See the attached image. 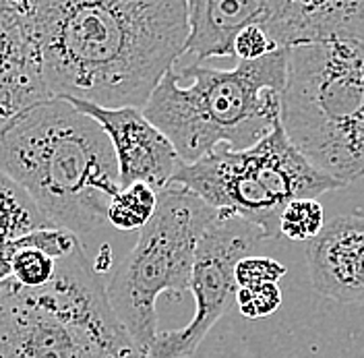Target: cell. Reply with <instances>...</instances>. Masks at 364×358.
Listing matches in <instances>:
<instances>
[{"label":"cell","mask_w":364,"mask_h":358,"mask_svg":"<svg viewBox=\"0 0 364 358\" xmlns=\"http://www.w3.org/2000/svg\"><path fill=\"white\" fill-rule=\"evenodd\" d=\"M158 209V191L145 182L122 186L108 207V224L120 232H141Z\"/></svg>","instance_id":"15"},{"label":"cell","mask_w":364,"mask_h":358,"mask_svg":"<svg viewBox=\"0 0 364 358\" xmlns=\"http://www.w3.org/2000/svg\"><path fill=\"white\" fill-rule=\"evenodd\" d=\"M313 288L346 305L364 302V218L338 216L306 246Z\"/></svg>","instance_id":"12"},{"label":"cell","mask_w":364,"mask_h":358,"mask_svg":"<svg viewBox=\"0 0 364 358\" xmlns=\"http://www.w3.org/2000/svg\"><path fill=\"white\" fill-rule=\"evenodd\" d=\"M325 226V211L317 199H296L282 214L279 234L290 241L311 243Z\"/></svg>","instance_id":"16"},{"label":"cell","mask_w":364,"mask_h":358,"mask_svg":"<svg viewBox=\"0 0 364 358\" xmlns=\"http://www.w3.org/2000/svg\"><path fill=\"white\" fill-rule=\"evenodd\" d=\"M286 75L288 50L232 68L178 60L159 81L143 114L168 137L184 164L220 147L245 152L282 120Z\"/></svg>","instance_id":"3"},{"label":"cell","mask_w":364,"mask_h":358,"mask_svg":"<svg viewBox=\"0 0 364 358\" xmlns=\"http://www.w3.org/2000/svg\"><path fill=\"white\" fill-rule=\"evenodd\" d=\"M48 224L42 211L17 182L0 172V245H9Z\"/></svg>","instance_id":"14"},{"label":"cell","mask_w":364,"mask_h":358,"mask_svg":"<svg viewBox=\"0 0 364 358\" xmlns=\"http://www.w3.org/2000/svg\"><path fill=\"white\" fill-rule=\"evenodd\" d=\"M282 127L321 174L352 184L364 177V42L288 50Z\"/></svg>","instance_id":"5"},{"label":"cell","mask_w":364,"mask_h":358,"mask_svg":"<svg viewBox=\"0 0 364 358\" xmlns=\"http://www.w3.org/2000/svg\"><path fill=\"white\" fill-rule=\"evenodd\" d=\"M261 29L277 50L364 42V0H272Z\"/></svg>","instance_id":"11"},{"label":"cell","mask_w":364,"mask_h":358,"mask_svg":"<svg viewBox=\"0 0 364 358\" xmlns=\"http://www.w3.org/2000/svg\"><path fill=\"white\" fill-rule=\"evenodd\" d=\"M46 100L31 0H0V125Z\"/></svg>","instance_id":"10"},{"label":"cell","mask_w":364,"mask_h":358,"mask_svg":"<svg viewBox=\"0 0 364 358\" xmlns=\"http://www.w3.org/2000/svg\"><path fill=\"white\" fill-rule=\"evenodd\" d=\"M0 358H143L83 243L40 288L0 284Z\"/></svg>","instance_id":"4"},{"label":"cell","mask_w":364,"mask_h":358,"mask_svg":"<svg viewBox=\"0 0 364 358\" xmlns=\"http://www.w3.org/2000/svg\"><path fill=\"white\" fill-rule=\"evenodd\" d=\"M31 23L50 98L143 110L184 54L188 2L38 0Z\"/></svg>","instance_id":"1"},{"label":"cell","mask_w":364,"mask_h":358,"mask_svg":"<svg viewBox=\"0 0 364 358\" xmlns=\"http://www.w3.org/2000/svg\"><path fill=\"white\" fill-rule=\"evenodd\" d=\"M68 102L108 135L118 162L120 189L145 182L159 193L184 166L168 137L147 120L141 108H100L81 100Z\"/></svg>","instance_id":"9"},{"label":"cell","mask_w":364,"mask_h":358,"mask_svg":"<svg viewBox=\"0 0 364 358\" xmlns=\"http://www.w3.org/2000/svg\"><path fill=\"white\" fill-rule=\"evenodd\" d=\"M272 0H191L188 40L181 60L203 65L209 58H236L240 31L263 25Z\"/></svg>","instance_id":"13"},{"label":"cell","mask_w":364,"mask_h":358,"mask_svg":"<svg viewBox=\"0 0 364 358\" xmlns=\"http://www.w3.org/2000/svg\"><path fill=\"white\" fill-rule=\"evenodd\" d=\"M15 255H13V280L25 288H40L46 286L58 268V261L46 255L44 251L27 246L21 238L13 241Z\"/></svg>","instance_id":"17"},{"label":"cell","mask_w":364,"mask_h":358,"mask_svg":"<svg viewBox=\"0 0 364 358\" xmlns=\"http://www.w3.org/2000/svg\"><path fill=\"white\" fill-rule=\"evenodd\" d=\"M218 211L178 184L158 193V209L139 232L106 290L112 309L143 354L158 337L159 294L191 290L197 248Z\"/></svg>","instance_id":"7"},{"label":"cell","mask_w":364,"mask_h":358,"mask_svg":"<svg viewBox=\"0 0 364 358\" xmlns=\"http://www.w3.org/2000/svg\"><path fill=\"white\" fill-rule=\"evenodd\" d=\"M236 302L247 319H261L275 313L282 305V290L277 284H261L250 288H238Z\"/></svg>","instance_id":"18"},{"label":"cell","mask_w":364,"mask_h":358,"mask_svg":"<svg viewBox=\"0 0 364 358\" xmlns=\"http://www.w3.org/2000/svg\"><path fill=\"white\" fill-rule=\"evenodd\" d=\"M170 184L201 197L215 211L234 214L261 230L265 241L279 238L284 209L296 199H317L340 189L302 156L282 127L245 152L228 147L195 164H184Z\"/></svg>","instance_id":"6"},{"label":"cell","mask_w":364,"mask_h":358,"mask_svg":"<svg viewBox=\"0 0 364 358\" xmlns=\"http://www.w3.org/2000/svg\"><path fill=\"white\" fill-rule=\"evenodd\" d=\"M259 228L247 220L218 211L215 220L205 230L197 248L191 290L195 296V315L181 330L159 332L147 357L188 358L193 357L211 327L226 315L236 300V265L249 257L255 246L263 243Z\"/></svg>","instance_id":"8"},{"label":"cell","mask_w":364,"mask_h":358,"mask_svg":"<svg viewBox=\"0 0 364 358\" xmlns=\"http://www.w3.org/2000/svg\"><path fill=\"white\" fill-rule=\"evenodd\" d=\"M286 265L269 257L249 255L236 265V284L238 288H250L261 284H277L286 275Z\"/></svg>","instance_id":"19"},{"label":"cell","mask_w":364,"mask_h":358,"mask_svg":"<svg viewBox=\"0 0 364 358\" xmlns=\"http://www.w3.org/2000/svg\"><path fill=\"white\" fill-rule=\"evenodd\" d=\"M13 255H15V245H0V284L13 280Z\"/></svg>","instance_id":"21"},{"label":"cell","mask_w":364,"mask_h":358,"mask_svg":"<svg viewBox=\"0 0 364 358\" xmlns=\"http://www.w3.org/2000/svg\"><path fill=\"white\" fill-rule=\"evenodd\" d=\"M273 52H277V48L273 46L269 36L259 25H252V27H247L245 31H240L234 42V54H236L238 63H255V60L269 56Z\"/></svg>","instance_id":"20"},{"label":"cell","mask_w":364,"mask_h":358,"mask_svg":"<svg viewBox=\"0 0 364 358\" xmlns=\"http://www.w3.org/2000/svg\"><path fill=\"white\" fill-rule=\"evenodd\" d=\"M0 172L17 182L48 224L81 243L108 224L120 172L106 131L68 100L50 98L0 125Z\"/></svg>","instance_id":"2"},{"label":"cell","mask_w":364,"mask_h":358,"mask_svg":"<svg viewBox=\"0 0 364 358\" xmlns=\"http://www.w3.org/2000/svg\"><path fill=\"white\" fill-rule=\"evenodd\" d=\"M143 358H151V357H147V354H143Z\"/></svg>","instance_id":"22"}]
</instances>
